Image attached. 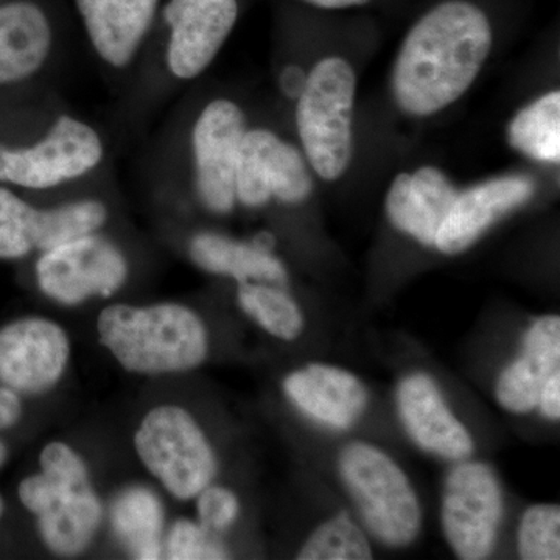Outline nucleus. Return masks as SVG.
I'll list each match as a JSON object with an SVG mask.
<instances>
[{
	"label": "nucleus",
	"instance_id": "nucleus-1",
	"mask_svg": "<svg viewBox=\"0 0 560 560\" xmlns=\"http://www.w3.org/2000/svg\"><path fill=\"white\" fill-rule=\"evenodd\" d=\"M492 47L488 16L474 3L448 0L429 11L408 33L393 72L397 105L430 116L458 101Z\"/></svg>",
	"mask_w": 560,
	"mask_h": 560
},
{
	"label": "nucleus",
	"instance_id": "nucleus-2",
	"mask_svg": "<svg viewBox=\"0 0 560 560\" xmlns=\"http://www.w3.org/2000/svg\"><path fill=\"white\" fill-rule=\"evenodd\" d=\"M95 329L113 359L143 377L186 374L209 357L208 326L179 302L108 305L98 313Z\"/></svg>",
	"mask_w": 560,
	"mask_h": 560
},
{
	"label": "nucleus",
	"instance_id": "nucleus-3",
	"mask_svg": "<svg viewBox=\"0 0 560 560\" xmlns=\"http://www.w3.org/2000/svg\"><path fill=\"white\" fill-rule=\"evenodd\" d=\"M39 467L18 488L22 506L35 515L47 550L62 558L83 555L106 515L90 466L66 442L51 441L39 453Z\"/></svg>",
	"mask_w": 560,
	"mask_h": 560
},
{
	"label": "nucleus",
	"instance_id": "nucleus-4",
	"mask_svg": "<svg viewBox=\"0 0 560 560\" xmlns=\"http://www.w3.org/2000/svg\"><path fill=\"white\" fill-rule=\"evenodd\" d=\"M338 475L371 539L383 547H410L422 530V506L415 486L388 453L352 441L338 453Z\"/></svg>",
	"mask_w": 560,
	"mask_h": 560
},
{
	"label": "nucleus",
	"instance_id": "nucleus-5",
	"mask_svg": "<svg viewBox=\"0 0 560 560\" xmlns=\"http://www.w3.org/2000/svg\"><path fill=\"white\" fill-rule=\"evenodd\" d=\"M132 445L145 470L175 500H194L219 477L220 460L212 442L180 405L162 404L147 411Z\"/></svg>",
	"mask_w": 560,
	"mask_h": 560
},
{
	"label": "nucleus",
	"instance_id": "nucleus-6",
	"mask_svg": "<svg viewBox=\"0 0 560 560\" xmlns=\"http://www.w3.org/2000/svg\"><path fill=\"white\" fill-rule=\"evenodd\" d=\"M355 73L342 58L319 61L305 80L298 102V130L305 154L320 178L335 180L352 160Z\"/></svg>",
	"mask_w": 560,
	"mask_h": 560
},
{
	"label": "nucleus",
	"instance_id": "nucleus-7",
	"mask_svg": "<svg viewBox=\"0 0 560 560\" xmlns=\"http://www.w3.org/2000/svg\"><path fill=\"white\" fill-rule=\"evenodd\" d=\"M504 518V490L497 470L480 459L453 463L442 485L440 522L453 555L463 560L492 556Z\"/></svg>",
	"mask_w": 560,
	"mask_h": 560
},
{
	"label": "nucleus",
	"instance_id": "nucleus-8",
	"mask_svg": "<svg viewBox=\"0 0 560 560\" xmlns=\"http://www.w3.org/2000/svg\"><path fill=\"white\" fill-rule=\"evenodd\" d=\"M127 257L113 242L90 234L44 250L36 264L40 293L65 307L108 300L128 279Z\"/></svg>",
	"mask_w": 560,
	"mask_h": 560
},
{
	"label": "nucleus",
	"instance_id": "nucleus-9",
	"mask_svg": "<svg viewBox=\"0 0 560 560\" xmlns=\"http://www.w3.org/2000/svg\"><path fill=\"white\" fill-rule=\"evenodd\" d=\"M102 156L97 132L83 121L61 116L36 145H0V180L28 189H49L91 172Z\"/></svg>",
	"mask_w": 560,
	"mask_h": 560
},
{
	"label": "nucleus",
	"instance_id": "nucleus-10",
	"mask_svg": "<svg viewBox=\"0 0 560 560\" xmlns=\"http://www.w3.org/2000/svg\"><path fill=\"white\" fill-rule=\"evenodd\" d=\"M68 330L44 316H25L0 329V382L24 396L57 388L68 372Z\"/></svg>",
	"mask_w": 560,
	"mask_h": 560
},
{
	"label": "nucleus",
	"instance_id": "nucleus-11",
	"mask_svg": "<svg viewBox=\"0 0 560 560\" xmlns=\"http://www.w3.org/2000/svg\"><path fill=\"white\" fill-rule=\"evenodd\" d=\"M312 190V176L300 151L270 131L245 132L235 173V197L243 206L261 208L271 198L300 205Z\"/></svg>",
	"mask_w": 560,
	"mask_h": 560
},
{
	"label": "nucleus",
	"instance_id": "nucleus-12",
	"mask_svg": "<svg viewBox=\"0 0 560 560\" xmlns=\"http://www.w3.org/2000/svg\"><path fill=\"white\" fill-rule=\"evenodd\" d=\"M394 397L401 427L420 451L448 463L474 456V436L448 407L430 374L415 371L405 375Z\"/></svg>",
	"mask_w": 560,
	"mask_h": 560
},
{
	"label": "nucleus",
	"instance_id": "nucleus-13",
	"mask_svg": "<svg viewBox=\"0 0 560 560\" xmlns=\"http://www.w3.org/2000/svg\"><path fill=\"white\" fill-rule=\"evenodd\" d=\"M245 132V116L230 101L209 103L195 125L198 191L212 212L228 213L234 209L235 173Z\"/></svg>",
	"mask_w": 560,
	"mask_h": 560
},
{
	"label": "nucleus",
	"instance_id": "nucleus-14",
	"mask_svg": "<svg viewBox=\"0 0 560 560\" xmlns=\"http://www.w3.org/2000/svg\"><path fill=\"white\" fill-rule=\"evenodd\" d=\"M282 390L305 418L335 431L352 429L370 405V389L359 375L320 361L289 372Z\"/></svg>",
	"mask_w": 560,
	"mask_h": 560
},
{
	"label": "nucleus",
	"instance_id": "nucleus-15",
	"mask_svg": "<svg viewBox=\"0 0 560 560\" xmlns=\"http://www.w3.org/2000/svg\"><path fill=\"white\" fill-rule=\"evenodd\" d=\"M238 16L235 0H171L168 68L178 79H195L208 68Z\"/></svg>",
	"mask_w": 560,
	"mask_h": 560
},
{
	"label": "nucleus",
	"instance_id": "nucleus-16",
	"mask_svg": "<svg viewBox=\"0 0 560 560\" xmlns=\"http://www.w3.org/2000/svg\"><path fill=\"white\" fill-rule=\"evenodd\" d=\"M536 186L525 176H510L478 184L458 194L442 221L434 248L445 256L464 253L506 213L533 198Z\"/></svg>",
	"mask_w": 560,
	"mask_h": 560
},
{
	"label": "nucleus",
	"instance_id": "nucleus-17",
	"mask_svg": "<svg viewBox=\"0 0 560 560\" xmlns=\"http://www.w3.org/2000/svg\"><path fill=\"white\" fill-rule=\"evenodd\" d=\"M560 370V318L534 319L523 334L521 353L500 372L493 386L497 404L511 415L536 411L540 390Z\"/></svg>",
	"mask_w": 560,
	"mask_h": 560
},
{
	"label": "nucleus",
	"instance_id": "nucleus-18",
	"mask_svg": "<svg viewBox=\"0 0 560 560\" xmlns=\"http://www.w3.org/2000/svg\"><path fill=\"white\" fill-rule=\"evenodd\" d=\"M458 191L434 167H422L394 179L386 197V213L393 226L423 246H433L442 221L451 212Z\"/></svg>",
	"mask_w": 560,
	"mask_h": 560
},
{
	"label": "nucleus",
	"instance_id": "nucleus-19",
	"mask_svg": "<svg viewBox=\"0 0 560 560\" xmlns=\"http://www.w3.org/2000/svg\"><path fill=\"white\" fill-rule=\"evenodd\" d=\"M108 220L101 201L70 202L54 209H35L0 187V223L16 224L31 241L33 249L49 250L62 243L94 234Z\"/></svg>",
	"mask_w": 560,
	"mask_h": 560
},
{
	"label": "nucleus",
	"instance_id": "nucleus-20",
	"mask_svg": "<svg viewBox=\"0 0 560 560\" xmlns=\"http://www.w3.org/2000/svg\"><path fill=\"white\" fill-rule=\"evenodd\" d=\"M160 0H77L98 55L109 65H128L149 31Z\"/></svg>",
	"mask_w": 560,
	"mask_h": 560
},
{
	"label": "nucleus",
	"instance_id": "nucleus-21",
	"mask_svg": "<svg viewBox=\"0 0 560 560\" xmlns=\"http://www.w3.org/2000/svg\"><path fill=\"white\" fill-rule=\"evenodd\" d=\"M51 28L32 2L0 7V86L28 79L49 57Z\"/></svg>",
	"mask_w": 560,
	"mask_h": 560
},
{
	"label": "nucleus",
	"instance_id": "nucleus-22",
	"mask_svg": "<svg viewBox=\"0 0 560 560\" xmlns=\"http://www.w3.org/2000/svg\"><path fill=\"white\" fill-rule=\"evenodd\" d=\"M165 517L161 497L142 485L119 490L108 510L114 537L132 559L138 560L162 559L167 529Z\"/></svg>",
	"mask_w": 560,
	"mask_h": 560
},
{
	"label": "nucleus",
	"instance_id": "nucleus-23",
	"mask_svg": "<svg viewBox=\"0 0 560 560\" xmlns=\"http://www.w3.org/2000/svg\"><path fill=\"white\" fill-rule=\"evenodd\" d=\"M190 259L202 271L226 276L238 283L261 282L287 287L285 265L259 245H246L213 232H201L190 242Z\"/></svg>",
	"mask_w": 560,
	"mask_h": 560
},
{
	"label": "nucleus",
	"instance_id": "nucleus-24",
	"mask_svg": "<svg viewBox=\"0 0 560 560\" xmlns=\"http://www.w3.org/2000/svg\"><path fill=\"white\" fill-rule=\"evenodd\" d=\"M237 304L261 330L280 341H296L304 334L305 315L298 301L272 283H238Z\"/></svg>",
	"mask_w": 560,
	"mask_h": 560
},
{
	"label": "nucleus",
	"instance_id": "nucleus-25",
	"mask_svg": "<svg viewBox=\"0 0 560 560\" xmlns=\"http://www.w3.org/2000/svg\"><path fill=\"white\" fill-rule=\"evenodd\" d=\"M515 150L545 162L560 158V92L552 91L522 109L508 130Z\"/></svg>",
	"mask_w": 560,
	"mask_h": 560
},
{
	"label": "nucleus",
	"instance_id": "nucleus-26",
	"mask_svg": "<svg viewBox=\"0 0 560 560\" xmlns=\"http://www.w3.org/2000/svg\"><path fill=\"white\" fill-rule=\"evenodd\" d=\"M374 558L370 534L348 511L331 515L308 534L300 560H366Z\"/></svg>",
	"mask_w": 560,
	"mask_h": 560
},
{
	"label": "nucleus",
	"instance_id": "nucleus-27",
	"mask_svg": "<svg viewBox=\"0 0 560 560\" xmlns=\"http://www.w3.org/2000/svg\"><path fill=\"white\" fill-rule=\"evenodd\" d=\"M517 551L523 560L560 559L559 504L537 503L526 508L518 523Z\"/></svg>",
	"mask_w": 560,
	"mask_h": 560
},
{
	"label": "nucleus",
	"instance_id": "nucleus-28",
	"mask_svg": "<svg viewBox=\"0 0 560 560\" xmlns=\"http://www.w3.org/2000/svg\"><path fill=\"white\" fill-rule=\"evenodd\" d=\"M162 558L168 560H221L231 558L223 537L210 533L198 521L178 518L165 529Z\"/></svg>",
	"mask_w": 560,
	"mask_h": 560
},
{
	"label": "nucleus",
	"instance_id": "nucleus-29",
	"mask_svg": "<svg viewBox=\"0 0 560 560\" xmlns=\"http://www.w3.org/2000/svg\"><path fill=\"white\" fill-rule=\"evenodd\" d=\"M197 521L210 533L223 537L234 528L242 515V501L226 486L209 485L195 497Z\"/></svg>",
	"mask_w": 560,
	"mask_h": 560
},
{
	"label": "nucleus",
	"instance_id": "nucleus-30",
	"mask_svg": "<svg viewBox=\"0 0 560 560\" xmlns=\"http://www.w3.org/2000/svg\"><path fill=\"white\" fill-rule=\"evenodd\" d=\"M33 250L24 231L13 223H0V259H21Z\"/></svg>",
	"mask_w": 560,
	"mask_h": 560
},
{
	"label": "nucleus",
	"instance_id": "nucleus-31",
	"mask_svg": "<svg viewBox=\"0 0 560 560\" xmlns=\"http://www.w3.org/2000/svg\"><path fill=\"white\" fill-rule=\"evenodd\" d=\"M21 394L10 386H0V431L13 429L22 419Z\"/></svg>",
	"mask_w": 560,
	"mask_h": 560
},
{
	"label": "nucleus",
	"instance_id": "nucleus-32",
	"mask_svg": "<svg viewBox=\"0 0 560 560\" xmlns=\"http://www.w3.org/2000/svg\"><path fill=\"white\" fill-rule=\"evenodd\" d=\"M536 410L550 422H558L560 419V370L541 388Z\"/></svg>",
	"mask_w": 560,
	"mask_h": 560
},
{
	"label": "nucleus",
	"instance_id": "nucleus-33",
	"mask_svg": "<svg viewBox=\"0 0 560 560\" xmlns=\"http://www.w3.org/2000/svg\"><path fill=\"white\" fill-rule=\"evenodd\" d=\"M304 2L312 3V5L319 7V9L342 10L350 9V7L366 5L370 0H304Z\"/></svg>",
	"mask_w": 560,
	"mask_h": 560
},
{
	"label": "nucleus",
	"instance_id": "nucleus-34",
	"mask_svg": "<svg viewBox=\"0 0 560 560\" xmlns=\"http://www.w3.org/2000/svg\"><path fill=\"white\" fill-rule=\"evenodd\" d=\"M7 458H9V448H7V445L0 440V469H2L3 464L7 463Z\"/></svg>",
	"mask_w": 560,
	"mask_h": 560
},
{
	"label": "nucleus",
	"instance_id": "nucleus-35",
	"mask_svg": "<svg viewBox=\"0 0 560 560\" xmlns=\"http://www.w3.org/2000/svg\"><path fill=\"white\" fill-rule=\"evenodd\" d=\"M3 514V500L0 499V517H2Z\"/></svg>",
	"mask_w": 560,
	"mask_h": 560
}]
</instances>
